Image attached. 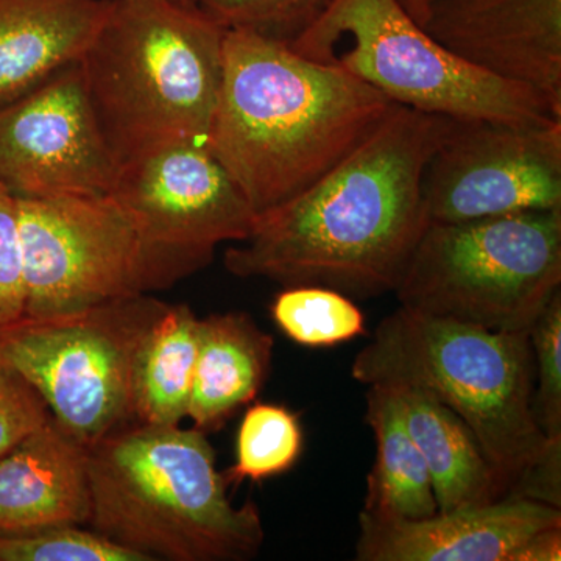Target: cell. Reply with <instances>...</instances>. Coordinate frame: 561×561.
<instances>
[{
  "instance_id": "obj_21",
  "label": "cell",
  "mask_w": 561,
  "mask_h": 561,
  "mask_svg": "<svg viewBox=\"0 0 561 561\" xmlns=\"http://www.w3.org/2000/svg\"><path fill=\"white\" fill-rule=\"evenodd\" d=\"M272 319L291 342L308 348L341 345L365 335V317L351 297L321 286L284 287Z\"/></svg>"
},
{
  "instance_id": "obj_20",
  "label": "cell",
  "mask_w": 561,
  "mask_h": 561,
  "mask_svg": "<svg viewBox=\"0 0 561 561\" xmlns=\"http://www.w3.org/2000/svg\"><path fill=\"white\" fill-rule=\"evenodd\" d=\"M365 420L375 434L376 460L368 474L362 513L379 519L434 516L438 504L430 470L402 421L390 387H368Z\"/></svg>"
},
{
  "instance_id": "obj_8",
  "label": "cell",
  "mask_w": 561,
  "mask_h": 561,
  "mask_svg": "<svg viewBox=\"0 0 561 561\" xmlns=\"http://www.w3.org/2000/svg\"><path fill=\"white\" fill-rule=\"evenodd\" d=\"M168 302L119 298L0 324V362L38 390L58 423L91 448L133 423V368Z\"/></svg>"
},
{
  "instance_id": "obj_13",
  "label": "cell",
  "mask_w": 561,
  "mask_h": 561,
  "mask_svg": "<svg viewBox=\"0 0 561 561\" xmlns=\"http://www.w3.org/2000/svg\"><path fill=\"white\" fill-rule=\"evenodd\" d=\"M423 27L474 68L537 92L561 116V0H430Z\"/></svg>"
},
{
  "instance_id": "obj_24",
  "label": "cell",
  "mask_w": 561,
  "mask_h": 561,
  "mask_svg": "<svg viewBox=\"0 0 561 561\" xmlns=\"http://www.w3.org/2000/svg\"><path fill=\"white\" fill-rule=\"evenodd\" d=\"M535 357L534 411L549 448L561 451V290L529 330Z\"/></svg>"
},
{
  "instance_id": "obj_17",
  "label": "cell",
  "mask_w": 561,
  "mask_h": 561,
  "mask_svg": "<svg viewBox=\"0 0 561 561\" xmlns=\"http://www.w3.org/2000/svg\"><path fill=\"white\" fill-rule=\"evenodd\" d=\"M273 337L243 312L201 320L187 416L195 430H220L260 393L271 370Z\"/></svg>"
},
{
  "instance_id": "obj_25",
  "label": "cell",
  "mask_w": 561,
  "mask_h": 561,
  "mask_svg": "<svg viewBox=\"0 0 561 561\" xmlns=\"http://www.w3.org/2000/svg\"><path fill=\"white\" fill-rule=\"evenodd\" d=\"M332 0H203L202 9L225 28H251L291 43L319 20Z\"/></svg>"
},
{
  "instance_id": "obj_10",
  "label": "cell",
  "mask_w": 561,
  "mask_h": 561,
  "mask_svg": "<svg viewBox=\"0 0 561 561\" xmlns=\"http://www.w3.org/2000/svg\"><path fill=\"white\" fill-rule=\"evenodd\" d=\"M427 224L561 209V121H457L423 175Z\"/></svg>"
},
{
  "instance_id": "obj_11",
  "label": "cell",
  "mask_w": 561,
  "mask_h": 561,
  "mask_svg": "<svg viewBox=\"0 0 561 561\" xmlns=\"http://www.w3.org/2000/svg\"><path fill=\"white\" fill-rule=\"evenodd\" d=\"M150 245L203 268L224 242H242L254 213L201 142L157 147L124 161L110 192Z\"/></svg>"
},
{
  "instance_id": "obj_22",
  "label": "cell",
  "mask_w": 561,
  "mask_h": 561,
  "mask_svg": "<svg viewBox=\"0 0 561 561\" xmlns=\"http://www.w3.org/2000/svg\"><path fill=\"white\" fill-rule=\"evenodd\" d=\"M302 449L300 421L284 405H251L243 415L236 440V461L221 472L227 485L261 482L289 471Z\"/></svg>"
},
{
  "instance_id": "obj_18",
  "label": "cell",
  "mask_w": 561,
  "mask_h": 561,
  "mask_svg": "<svg viewBox=\"0 0 561 561\" xmlns=\"http://www.w3.org/2000/svg\"><path fill=\"white\" fill-rule=\"evenodd\" d=\"M387 387L393 391L402 421L426 461L438 512L485 505L505 496L474 435L451 409L426 391Z\"/></svg>"
},
{
  "instance_id": "obj_28",
  "label": "cell",
  "mask_w": 561,
  "mask_h": 561,
  "mask_svg": "<svg viewBox=\"0 0 561 561\" xmlns=\"http://www.w3.org/2000/svg\"><path fill=\"white\" fill-rule=\"evenodd\" d=\"M561 527L538 531L508 557V561H560Z\"/></svg>"
},
{
  "instance_id": "obj_19",
  "label": "cell",
  "mask_w": 561,
  "mask_h": 561,
  "mask_svg": "<svg viewBox=\"0 0 561 561\" xmlns=\"http://www.w3.org/2000/svg\"><path fill=\"white\" fill-rule=\"evenodd\" d=\"M201 319L186 305H168L140 342L133 368V419L176 426L187 419Z\"/></svg>"
},
{
  "instance_id": "obj_6",
  "label": "cell",
  "mask_w": 561,
  "mask_h": 561,
  "mask_svg": "<svg viewBox=\"0 0 561 561\" xmlns=\"http://www.w3.org/2000/svg\"><path fill=\"white\" fill-rule=\"evenodd\" d=\"M561 209L430 224L398 284L402 308L529 332L561 290Z\"/></svg>"
},
{
  "instance_id": "obj_2",
  "label": "cell",
  "mask_w": 561,
  "mask_h": 561,
  "mask_svg": "<svg viewBox=\"0 0 561 561\" xmlns=\"http://www.w3.org/2000/svg\"><path fill=\"white\" fill-rule=\"evenodd\" d=\"M393 102L286 41L227 28L219 98L206 149L254 213L311 187L356 149Z\"/></svg>"
},
{
  "instance_id": "obj_16",
  "label": "cell",
  "mask_w": 561,
  "mask_h": 561,
  "mask_svg": "<svg viewBox=\"0 0 561 561\" xmlns=\"http://www.w3.org/2000/svg\"><path fill=\"white\" fill-rule=\"evenodd\" d=\"M111 0H0V110L79 62Z\"/></svg>"
},
{
  "instance_id": "obj_5",
  "label": "cell",
  "mask_w": 561,
  "mask_h": 561,
  "mask_svg": "<svg viewBox=\"0 0 561 561\" xmlns=\"http://www.w3.org/2000/svg\"><path fill=\"white\" fill-rule=\"evenodd\" d=\"M225 32L201 5L111 0L79 65L119 165L169 144H205L219 98Z\"/></svg>"
},
{
  "instance_id": "obj_15",
  "label": "cell",
  "mask_w": 561,
  "mask_h": 561,
  "mask_svg": "<svg viewBox=\"0 0 561 561\" xmlns=\"http://www.w3.org/2000/svg\"><path fill=\"white\" fill-rule=\"evenodd\" d=\"M88 449L51 416L0 456V535L90 524Z\"/></svg>"
},
{
  "instance_id": "obj_14",
  "label": "cell",
  "mask_w": 561,
  "mask_h": 561,
  "mask_svg": "<svg viewBox=\"0 0 561 561\" xmlns=\"http://www.w3.org/2000/svg\"><path fill=\"white\" fill-rule=\"evenodd\" d=\"M561 527L560 507L504 496L424 519L360 513L357 561H508L538 531Z\"/></svg>"
},
{
  "instance_id": "obj_9",
  "label": "cell",
  "mask_w": 561,
  "mask_h": 561,
  "mask_svg": "<svg viewBox=\"0 0 561 561\" xmlns=\"http://www.w3.org/2000/svg\"><path fill=\"white\" fill-rule=\"evenodd\" d=\"M24 316L80 311L149 295L202 271L150 245L110 194L21 198Z\"/></svg>"
},
{
  "instance_id": "obj_1",
  "label": "cell",
  "mask_w": 561,
  "mask_h": 561,
  "mask_svg": "<svg viewBox=\"0 0 561 561\" xmlns=\"http://www.w3.org/2000/svg\"><path fill=\"white\" fill-rule=\"evenodd\" d=\"M451 117L393 103L381 124L323 179L254 217L225 253L239 278L321 286L346 297L397 290L426 230L423 184Z\"/></svg>"
},
{
  "instance_id": "obj_30",
  "label": "cell",
  "mask_w": 561,
  "mask_h": 561,
  "mask_svg": "<svg viewBox=\"0 0 561 561\" xmlns=\"http://www.w3.org/2000/svg\"><path fill=\"white\" fill-rule=\"evenodd\" d=\"M173 2L187 3V5H202L203 0H173Z\"/></svg>"
},
{
  "instance_id": "obj_26",
  "label": "cell",
  "mask_w": 561,
  "mask_h": 561,
  "mask_svg": "<svg viewBox=\"0 0 561 561\" xmlns=\"http://www.w3.org/2000/svg\"><path fill=\"white\" fill-rule=\"evenodd\" d=\"M50 420L38 390L20 371L0 362V456Z\"/></svg>"
},
{
  "instance_id": "obj_7",
  "label": "cell",
  "mask_w": 561,
  "mask_h": 561,
  "mask_svg": "<svg viewBox=\"0 0 561 561\" xmlns=\"http://www.w3.org/2000/svg\"><path fill=\"white\" fill-rule=\"evenodd\" d=\"M342 38L348 39V46L327 62L398 105L457 121L515 125L561 121L537 92L497 79L445 49L400 0H332L289 46L320 61Z\"/></svg>"
},
{
  "instance_id": "obj_23",
  "label": "cell",
  "mask_w": 561,
  "mask_h": 561,
  "mask_svg": "<svg viewBox=\"0 0 561 561\" xmlns=\"http://www.w3.org/2000/svg\"><path fill=\"white\" fill-rule=\"evenodd\" d=\"M0 561H147L80 526H54L25 534L0 535Z\"/></svg>"
},
{
  "instance_id": "obj_12",
  "label": "cell",
  "mask_w": 561,
  "mask_h": 561,
  "mask_svg": "<svg viewBox=\"0 0 561 561\" xmlns=\"http://www.w3.org/2000/svg\"><path fill=\"white\" fill-rule=\"evenodd\" d=\"M119 168L79 62L0 110V183L16 197L108 194Z\"/></svg>"
},
{
  "instance_id": "obj_4",
  "label": "cell",
  "mask_w": 561,
  "mask_h": 561,
  "mask_svg": "<svg viewBox=\"0 0 561 561\" xmlns=\"http://www.w3.org/2000/svg\"><path fill=\"white\" fill-rule=\"evenodd\" d=\"M351 376L365 386L432 394L474 435L505 496L549 448L534 411L535 357L529 332L490 331L400 306L357 353Z\"/></svg>"
},
{
  "instance_id": "obj_29",
  "label": "cell",
  "mask_w": 561,
  "mask_h": 561,
  "mask_svg": "<svg viewBox=\"0 0 561 561\" xmlns=\"http://www.w3.org/2000/svg\"><path fill=\"white\" fill-rule=\"evenodd\" d=\"M404 9L411 13L413 20L424 25L427 20V2L430 0H400Z\"/></svg>"
},
{
  "instance_id": "obj_3",
  "label": "cell",
  "mask_w": 561,
  "mask_h": 561,
  "mask_svg": "<svg viewBox=\"0 0 561 561\" xmlns=\"http://www.w3.org/2000/svg\"><path fill=\"white\" fill-rule=\"evenodd\" d=\"M92 529L147 561H243L265 534L234 507L205 432L133 423L88 448Z\"/></svg>"
},
{
  "instance_id": "obj_27",
  "label": "cell",
  "mask_w": 561,
  "mask_h": 561,
  "mask_svg": "<svg viewBox=\"0 0 561 561\" xmlns=\"http://www.w3.org/2000/svg\"><path fill=\"white\" fill-rule=\"evenodd\" d=\"M24 309L20 205L16 195L0 183V324L21 319Z\"/></svg>"
}]
</instances>
